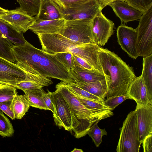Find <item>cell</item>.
Instances as JSON below:
<instances>
[{
	"label": "cell",
	"mask_w": 152,
	"mask_h": 152,
	"mask_svg": "<svg viewBox=\"0 0 152 152\" xmlns=\"http://www.w3.org/2000/svg\"><path fill=\"white\" fill-rule=\"evenodd\" d=\"M12 49L16 64L27 72L65 83H75L69 70L55 54L36 48L27 41L23 45H14Z\"/></svg>",
	"instance_id": "6da1fadb"
},
{
	"label": "cell",
	"mask_w": 152,
	"mask_h": 152,
	"mask_svg": "<svg viewBox=\"0 0 152 152\" xmlns=\"http://www.w3.org/2000/svg\"><path fill=\"white\" fill-rule=\"evenodd\" d=\"M99 58L106 83L107 98L126 94L136 77L133 68L107 48L101 47Z\"/></svg>",
	"instance_id": "7a4b0ae2"
},
{
	"label": "cell",
	"mask_w": 152,
	"mask_h": 152,
	"mask_svg": "<svg viewBox=\"0 0 152 152\" xmlns=\"http://www.w3.org/2000/svg\"><path fill=\"white\" fill-rule=\"evenodd\" d=\"M56 87L66 100L70 110L72 120V130L76 138L84 136L95 122L107 118L86 107L68 89L64 82H61Z\"/></svg>",
	"instance_id": "3957f363"
},
{
	"label": "cell",
	"mask_w": 152,
	"mask_h": 152,
	"mask_svg": "<svg viewBox=\"0 0 152 152\" xmlns=\"http://www.w3.org/2000/svg\"><path fill=\"white\" fill-rule=\"evenodd\" d=\"M141 144L139 140L134 110L128 114L123 123L116 151L117 152H139Z\"/></svg>",
	"instance_id": "277c9868"
},
{
	"label": "cell",
	"mask_w": 152,
	"mask_h": 152,
	"mask_svg": "<svg viewBox=\"0 0 152 152\" xmlns=\"http://www.w3.org/2000/svg\"><path fill=\"white\" fill-rule=\"evenodd\" d=\"M152 7L144 12L136 28L137 36L136 48L138 56L152 54Z\"/></svg>",
	"instance_id": "5b68a950"
},
{
	"label": "cell",
	"mask_w": 152,
	"mask_h": 152,
	"mask_svg": "<svg viewBox=\"0 0 152 152\" xmlns=\"http://www.w3.org/2000/svg\"><path fill=\"white\" fill-rule=\"evenodd\" d=\"M54 4L61 18L65 20L92 19L103 9L98 0H89L64 7H60Z\"/></svg>",
	"instance_id": "8992f818"
},
{
	"label": "cell",
	"mask_w": 152,
	"mask_h": 152,
	"mask_svg": "<svg viewBox=\"0 0 152 152\" xmlns=\"http://www.w3.org/2000/svg\"><path fill=\"white\" fill-rule=\"evenodd\" d=\"M92 19L65 20L64 25L59 33L76 42L83 43H95L91 31Z\"/></svg>",
	"instance_id": "52a82bcc"
},
{
	"label": "cell",
	"mask_w": 152,
	"mask_h": 152,
	"mask_svg": "<svg viewBox=\"0 0 152 152\" xmlns=\"http://www.w3.org/2000/svg\"><path fill=\"white\" fill-rule=\"evenodd\" d=\"M35 80V75L27 72L16 64L0 57V83L15 86L20 82L34 81Z\"/></svg>",
	"instance_id": "ba28073f"
},
{
	"label": "cell",
	"mask_w": 152,
	"mask_h": 152,
	"mask_svg": "<svg viewBox=\"0 0 152 152\" xmlns=\"http://www.w3.org/2000/svg\"><path fill=\"white\" fill-rule=\"evenodd\" d=\"M114 24L100 11L92 19L91 31L94 43L100 47L107 43L113 33Z\"/></svg>",
	"instance_id": "9c48e42d"
},
{
	"label": "cell",
	"mask_w": 152,
	"mask_h": 152,
	"mask_svg": "<svg viewBox=\"0 0 152 152\" xmlns=\"http://www.w3.org/2000/svg\"><path fill=\"white\" fill-rule=\"evenodd\" d=\"M55 113L53 114L56 125L69 131L72 129V120L71 110L66 101L57 90L51 92Z\"/></svg>",
	"instance_id": "30bf717a"
},
{
	"label": "cell",
	"mask_w": 152,
	"mask_h": 152,
	"mask_svg": "<svg viewBox=\"0 0 152 152\" xmlns=\"http://www.w3.org/2000/svg\"><path fill=\"white\" fill-rule=\"evenodd\" d=\"M118 42L121 48L128 55L136 59L138 57L137 53L136 44L137 32L136 28L121 24L117 29Z\"/></svg>",
	"instance_id": "8fae6325"
},
{
	"label": "cell",
	"mask_w": 152,
	"mask_h": 152,
	"mask_svg": "<svg viewBox=\"0 0 152 152\" xmlns=\"http://www.w3.org/2000/svg\"><path fill=\"white\" fill-rule=\"evenodd\" d=\"M101 47L95 43H81L71 46L69 52L83 58L95 69L103 73L99 58Z\"/></svg>",
	"instance_id": "7c38bea8"
},
{
	"label": "cell",
	"mask_w": 152,
	"mask_h": 152,
	"mask_svg": "<svg viewBox=\"0 0 152 152\" xmlns=\"http://www.w3.org/2000/svg\"><path fill=\"white\" fill-rule=\"evenodd\" d=\"M139 140L141 144L144 139L152 134V103L137 104L135 110Z\"/></svg>",
	"instance_id": "4fadbf2b"
},
{
	"label": "cell",
	"mask_w": 152,
	"mask_h": 152,
	"mask_svg": "<svg viewBox=\"0 0 152 152\" xmlns=\"http://www.w3.org/2000/svg\"><path fill=\"white\" fill-rule=\"evenodd\" d=\"M0 18L14 28L19 33H25L35 20V17L31 16L22 11L20 8L8 10Z\"/></svg>",
	"instance_id": "5bb4252c"
},
{
	"label": "cell",
	"mask_w": 152,
	"mask_h": 152,
	"mask_svg": "<svg viewBox=\"0 0 152 152\" xmlns=\"http://www.w3.org/2000/svg\"><path fill=\"white\" fill-rule=\"evenodd\" d=\"M109 5L119 18L122 23L139 20L144 13L123 0H116Z\"/></svg>",
	"instance_id": "9a60e30c"
},
{
	"label": "cell",
	"mask_w": 152,
	"mask_h": 152,
	"mask_svg": "<svg viewBox=\"0 0 152 152\" xmlns=\"http://www.w3.org/2000/svg\"><path fill=\"white\" fill-rule=\"evenodd\" d=\"M62 18L52 20L35 19L29 27L31 30L37 35L60 33L65 23Z\"/></svg>",
	"instance_id": "2e32d148"
},
{
	"label": "cell",
	"mask_w": 152,
	"mask_h": 152,
	"mask_svg": "<svg viewBox=\"0 0 152 152\" xmlns=\"http://www.w3.org/2000/svg\"><path fill=\"white\" fill-rule=\"evenodd\" d=\"M69 72L75 83H89L105 79L104 74L99 71L86 69L78 65Z\"/></svg>",
	"instance_id": "e0dca14e"
},
{
	"label": "cell",
	"mask_w": 152,
	"mask_h": 152,
	"mask_svg": "<svg viewBox=\"0 0 152 152\" xmlns=\"http://www.w3.org/2000/svg\"><path fill=\"white\" fill-rule=\"evenodd\" d=\"M127 94L130 99L134 100L137 104L151 103L148 100L146 89L141 75L138 77H136L132 82Z\"/></svg>",
	"instance_id": "ac0fdd59"
},
{
	"label": "cell",
	"mask_w": 152,
	"mask_h": 152,
	"mask_svg": "<svg viewBox=\"0 0 152 152\" xmlns=\"http://www.w3.org/2000/svg\"><path fill=\"white\" fill-rule=\"evenodd\" d=\"M40 0L39 11L35 19L52 20L61 18L52 0Z\"/></svg>",
	"instance_id": "d6986e66"
},
{
	"label": "cell",
	"mask_w": 152,
	"mask_h": 152,
	"mask_svg": "<svg viewBox=\"0 0 152 152\" xmlns=\"http://www.w3.org/2000/svg\"><path fill=\"white\" fill-rule=\"evenodd\" d=\"M23 33H19L13 27L0 18V34L10 40L15 45H21L27 41Z\"/></svg>",
	"instance_id": "ffe728a7"
},
{
	"label": "cell",
	"mask_w": 152,
	"mask_h": 152,
	"mask_svg": "<svg viewBox=\"0 0 152 152\" xmlns=\"http://www.w3.org/2000/svg\"><path fill=\"white\" fill-rule=\"evenodd\" d=\"M143 58L141 77L146 89L148 100L152 103V54Z\"/></svg>",
	"instance_id": "44dd1931"
},
{
	"label": "cell",
	"mask_w": 152,
	"mask_h": 152,
	"mask_svg": "<svg viewBox=\"0 0 152 152\" xmlns=\"http://www.w3.org/2000/svg\"><path fill=\"white\" fill-rule=\"evenodd\" d=\"M75 83L78 87L104 100L107 93L105 79L89 83Z\"/></svg>",
	"instance_id": "7402d4cb"
},
{
	"label": "cell",
	"mask_w": 152,
	"mask_h": 152,
	"mask_svg": "<svg viewBox=\"0 0 152 152\" xmlns=\"http://www.w3.org/2000/svg\"><path fill=\"white\" fill-rule=\"evenodd\" d=\"M74 95L84 105L89 109L99 114L106 116L107 118L113 115L112 109L105 105L103 102L90 100Z\"/></svg>",
	"instance_id": "603a6c76"
},
{
	"label": "cell",
	"mask_w": 152,
	"mask_h": 152,
	"mask_svg": "<svg viewBox=\"0 0 152 152\" xmlns=\"http://www.w3.org/2000/svg\"><path fill=\"white\" fill-rule=\"evenodd\" d=\"M23 92L30 107L49 110L42 97V95L45 92L42 88L25 91Z\"/></svg>",
	"instance_id": "cb8c5ba5"
},
{
	"label": "cell",
	"mask_w": 152,
	"mask_h": 152,
	"mask_svg": "<svg viewBox=\"0 0 152 152\" xmlns=\"http://www.w3.org/2000/svg\"><path fill=\"white\" fill-rule=\"evenodd\" d=\"M12 107L15 118L21 119L30 107L24 95L16 96L12 100Z\"/></svg>",
	"instance_id": "d4e9b609"
},
{
	"label": "cell",
	"mask_w": 152,
	"mask_h": 152,
	"mask_svg": "<svg viewBox=\"0 0 152 152\" xmlns=\"http://www.w3.org/2000/svg\"><path fill=\"white\" fill-rule=\"evenodd\" d=\"M12 44L7 38L0 35V57L16 64L12 49L14 45Z\"/></svg>",
	"instance_id": "484cf974"
},
{
	"label": "cell",
	"mask_w": 152,
	"mask_h": 152,
	"mask_svg": "<svg viewBox=\"0 0 152 152\" xmlns=\"http://www.w3.org/2000/svg\"><path fill=\"white\" fill-rule=\"evenodd\" d=\"M21 10L32 17L38 14L40 4V0H17Z\"/></svg>",
	"instance_id": "4316f807"
},
{
	"label": "cell",
	"mask_w": 152,
	"mask_h": 152,
	"mask_svg": "<svg viewBox=\"0 0 152 152\" xmlns=\"http://www.w3.org/2000/svg\"><path fill=\"white\" fill-rule=\"evenodd\" d=\"M68 89L73 94L90 100L103 103L104 100L76 85L75 83L64 82Z\"/></svg>",
	"instance_id": "83f0119b"
},
{
	"label": "cell",
	"mask_w": 152,
	"mask_h": 152,
	"mask_svg": "<svg viewBox=\"0 0 152 152\" xmlns=\"http://www.w3.org/2000/svg\"><path fill=\"white\" fill-rule=\"evenodd\" d=\"M17 94V88L15 86L0 83V102L12 101Z\"/></svg>",
	"instance_id": "f1b7e54d"
},
{
	"label": "cell",
	"mask_w": 152,
	"mask_h": 152,
	"mask_svg": "<svg viewBox=\"0 0 152 152\" xmlns=\"http://www.w3.org/2000/svg\"><path fill=\"white\" fill-rule=\"evenodd\" d=\"M14 132L12 124L0 110V135L3 137H9Z\"/></svg>",
	"instance_id": "f546056e"
},
{
	"label": "cell",
	"mask_w": 152,
	"mask_h": 152,
	"mask_svg": "<svg viewBox=\"0 0 152 152\" xmlns=\"http://www.w3.org/2000/svg\"><path fill=\"white\" fill-rule=\"evenodd\" d=\"M99 122H96L91 126L88 133L97 147L99 146L102 142V137L107 135V132L104 129H101L99 128L98 126Z\"/></svg>",
	"instance_id": "4dcf8cb0"
},
{
	"label": "cell",
	"mask_w": 152,
	"mask_h": 152,
	"mask_svg": "<svg viewBox=\"0 0 152 152\" xmlns=\"http://www.w3.org/2000/svg\"><path fill=\"white\" fill-rule=\"evenodd\" d=\"M57 58L69 70L77 65L71 53L62 52L55 54Z\"/></svg>",
	"instance_id": "1f68e13d"
},
{
	"label": "cell",
	"mask_w": 152,
	"mask_h": 152,
	"mask_svg": "<svg viewBox=\"0 0 152 152\" xmlns=\"http://www.w3.org/2000/svg\"><path fill=\"white\" fill-rule=\"evenodd\" d=\"M125 1L143 13L152 7V0H125Z\"/></svg>",
	"instance_id": "d6a6232c"
},
{
	"label": "cell",
	"mask_w": 152,
	"mask_h": 152,
	"mask_svg": "<svg viewBox=\"0 0 152 152\" xmlns=\"http://www.w3.org/2000/svg\"><path fill=\"white\" fill-rule=\"evenodd\" d=\"M128 99H131L126 94L121 96H113L107 98L104 101L103 104L105 105L111 107L113 110L119 104Z\"/></svg>",
	"instance_id": "836d02e7"
},
{
	"label": "cell",
	"mask_w": 152,
	"mask_h": 152,
	"mask_svg": "<svg viewBox=\"0 0 152 152\" xmlns=\"http://www.w3.org/2000/svg\"><path fill=\"white\" fill-rule=\"evenodd\" d=\"M15 87L23 91L38 88H42L44 86L34 81L29 80L22 81L17 83Z\"/></svg>",
	"instance_id": "e575fe53"
},
{
	"label": "cell",
	"mask_w": 152,
	"mask_h": 152,
	"mask_svg": "<svg viewBox=\"0 0 152 152\" xmlns=\"http://www.w3.org/2000/svg\"><path fill=\"white\" fill-rule=\"evenodd\" d=\"M12 100L0 102V110L12 120H14L15 118L13 111Z\"/></svg>",
	"instance_id": "d590c367"
},
{
	"label": "cell",
	"mask_w": 152,
	"mask_h": 152,
	"mask_svg": "<svg viewBox=\"0 0 152 152\" xmlns=\"http://www.w3.org/2000/svg\"><path fill=\"white\" fill-rule=\"evenodd\" d=\"M42 97L46 105L49 109V110L51 111L53 114H55V110L51 95V92L48 90L47 93H46L44 92L43 93Z\"/></svg>",
	"instance_id": "8d00e7d4"
},
{
	"label": "cell",
	"mask_w": 152,
	"mask_h": 152,
	"mask_svg": "<svg viewBox=\"0 0 152 152\" xmlns=\"http://www.w3.org/2000/svg\"><path fill=\"white\" fill-rule=\"evenodd\" d=\"M58 6L64 7L84 2L89 0H52Z\"/></svg>",
	"instance_id": "74e56055"
},
{
	"label": "cell",
	"mask_w": 152,
	"mask_h": 152,
	"mask_svg": "<svg viewBox=\"0 0 152 152\" xmlns=\"http://www.w3.org/2000/svg\"><path fill=\"white\" fill-rule=\"evenodd\" d=\"M73 57L76 62L81 67L89 70H96L83 58L73 54Z\"/></svg>",
	"instance_id": "f35d334b"
},
{
	"label": "cell",
	"mask_w": 152,
	"mask_h": 152,
	"mask_svg": "<svg viewBox=\"0 0 152 152\" xmlns=\"http://www.w3.org/2000/svg\"><path fill=\"white\" fill-rule=\"evenodd\" d=\"M142 143L144 152H152V134L147 136Z\"/></svg>",
	"instance_id": "ab89813d"
},
{
	"label": "cell",
	"mask_w": 152,
	"mask_h": 152,
	"mask_svg": "<svg viewBox=\"0 0 152 152\" xmlns=\"http://www.w3.org/2000/svg\"><path fill=\"white\" fill-rule=\"evenodd\" d=\"M101 4L103 9L110 3L118 0H98ZM123 0L125 1V0Z\"/></svg>",
	"instance_id": "60d3db41"
},
{
	"label": "cell",
	"mask_w": 152,
	"mask_h": 152,
	"mask_svg": "<svg viewBox=\"0 0 152 152\" xmlns=\"http://www.w3.org/2000/svg\"><path fill=\"white\" fill-rule=\"evenodd\" d=\"M8 10L0 7V16L5 14Z\"/></svg>",
	"instance_id": "b9f144b4"
},
{
	"label": "cell",
	"mask_w": 152,
	"mask_h": 152,
	"mask_svg": "<svg viewBox=\"0 0 152 152\" xmlns=\"http://www.w3.org/2000/svg\"><path fill=\"white\" fill-rule=\"evenodd\" d=\"M72 152H83V151L82 150L78 149L76 148H75L72 151H71Z\"/></svg>",
	"instance_id": "7bdbcfd3"
},
{
	"label": "cell",
	"mask_w": 152,
	"mask_h": 152,
	"mask_svg": "<svg viewBox=\"0 0 152 152\" xmlns=\"http://www.w3.org/2000/svg\"><path fill=\"white\" fill-rule=\"evenodd\" d=\"M0 35H1L0 34Z\"/></svg>",
	"instance_id": "ee69618b"
}]
</instances>
